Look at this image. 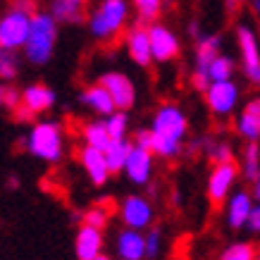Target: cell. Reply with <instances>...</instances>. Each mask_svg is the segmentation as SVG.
Listing matches in <instances>:
<instances>
[{
	"label": "cell",
	"mask_w": 260,
	"mask_h": 260,
	"mask_svg": "<svg viewBox=\"0 0 260 260\" xmlns=\"http://www.w3.org/2000/svg\"><path fill=\"white\" fill-rule=\"evenodd\" d=\"M234 70H237L234 60L220 53L213 62L208 64L205 74H208V79H210V81H224V79H232V77H234Z\"/></svg>",
	"instance_id": "cell-26"
},
{
	"label": "cell",
	"mask_w": 260,
	"mask_h": 260,
	"mask_svg": "<svg viewBox=\"0 0 260 260\" xmlns=\"http://www.w3.org/2000/svg\"><path fill=\"white\" fill-rule=\"evenodd\" d=\"M143 248H146V260H158L162 255L165 239H162L160 227H153V224L148 227V232L143 234Z\"/></svg>",
	"instance_id": "cell-29"
},
{
	"label": "cell",
	"mask_w": 260,
	"mask_h": 260,
	"mask_svg": "<svg viewBox=\"0 0 260 260\" xmlns=\"http://www.w3.org/2000/svg\"><path fill=\"white\" fill-rule=\"evenodd\" d=\"M150 153L160 158H177L189 134V119L177 103H162L150 122Z\"/></svg>",
	"instance_id": "cell-1"
},
{
	"label": "cell",
	"mask_w": 260,
	"mask_h": 260,
	"mask_svg": "<svg viewBox=\"0 0 260 260\" xmlns=\"http://www.w3.org/2000/svg\"><path fill=\"white\" fill-rule=\"evenodd\" d=\"M81 103L86 105L88 110H93L95 115H101V117H108V115L115 110L112 98L108 95V91H105L101 84H91V86L84 88V93H81Z\"/></svg>",
	"instance_id": "cell-22"
},
{
	"label": "cell",
	"mask_w": 260,
	"mask_h": 260,
	"mask_svg": "<svg viewBox=\"0 0 260 260\" xmlns=\"http://www.w3.org/2000/svg\"><path fill=\"white\" fill-rule=\"evenodd\" d=\"M3 93H5V86L0 84V108H3Z\"/></svg>",
	"instance_id": "cell-40"
},
{
	"label": "cell",
	"mask_w": 260,
	"mask_h": 260,
	"mask_svg": "<svg viewBox=\"0 0 260 260\" xmlns=\"http://www.w3.org/2000/svg\"><path fill=\"white\" fill-rule=\"evenodd\" d=\"M136 146H141V148H148L150 150V132L148 129H143V132H139L136 134Z\"/></svg>",
	"instance_id": "cell-36"
},
{
	"label": "cell",
	"mask_w": 260,
	"mask_h": 260,
	"mask_svg": "<svg viewBox=\"0 0 260 260\" xmlns=\"http://www.w3.org/2000/svg\"><path fill=\"white\" fill-rule=\"evenodd\" d=\"M237 132L246 141H258L260 139V101L251 98L244 105V110L237 117Z\"/></svg>",
	"instance_id": "cell-19"
},
{
	"label": "cell",
	"mask_w": 260,
	"mask_h": 260,
	"mask_svg": "<svg viewBox=\"0 0 260 260\" xmlns=\"http://www.w3.org/2000/svg\"><path fill=\"white\" fill-rule=\"evenodd\" d=\"M244 3H246V0H224V5H227L229 12H237V10H241V8H244Z\"/></svg>",
	"instance_id": "cell-37"
},
{
	"label": "cell",
	"mask_w": 260,
	"mask_h": 260,
	"mask_svg": "<svg viewBox=\"0 0 260 260\" xmlns=\"http://www.w3.org/2000/svg\"><path fill=\"white\" fill-rule=\"evenodd\" d=\"M153 158L155 155L148 148H141V146L132 143V148H129V153L124 158V165H122V172H124V177L132 184L146 186L153 179Z\"/></svg>",
	"instance_id": "cell-12"
},
{
	"label": "cell",
	"mask_w": 260,
	"mask_h": 260,
	"mask_svg": "<svg viewBox=\"0 0 260 260\" xmlns=\"http://www.w3.org/2000/svg\"><path fill=\"white\" fill-rule=\"evenodd\" d=\"M108 95L112 98V105H115V110H132L136 103V86L134 81L126 77L124 72H105L98 81Z\"/></svg>",
	"instance_id": "cell-11"
},
{
	"label": "cell",
	"mask_w": 260,
	"mask_h": 260,
	"mask_svg": "<svg viewBox=\"0 0 260 260\" xmlns=\"http://www.w3.org/2000/svg\"><path fill=\"white\" fill-rule=\"evenodd\" d=\"M8 184H10V189H17V186H19V179H17V177H10Z\"/></svg>",
	"instance_id": "cell-38"
},
{
	"label": "cell",
	"mask_w": 260,
	"mask_h": 260,
	"mask_svg": "<svg viewBox=\"0 0 260 260\" xmlns=\"http://www.w3.org/2000/svg\"><path fill=\"white\" fill-rule=\"evenodd\" d=\"M244 172V177L253 184H258V174H260V148H258V141H248L244 150V167L239 170Z\"/></svg>",
	"instance_id": "cell-25"
},
{
	"label": "cell",
	"mask_w": 260,
	"mask_h": 260,
	"mask_svg": "<svg viewBox=\"0 0 260 260\" xmlns=\"http://www.w3.org/2000/svg\"><path fill=\"white\" fill-rule=\"evenodd\" d=\"M31 10L24 8H12L0 17V48L8 50H19L26 41L29 34V24H31Z\"/></svg>",
	"instance_id": "cell-6"
},
{
	"label": "cell",
	"mask_w": 260,
	"mask_h": 260,
	"mask_svg": "<svg viewBox=\"0 0 260 260\" xmlns=\"http://www.w3.org/2000/svg\"><path fill=\"white\" fill-rule=\"evenodd\" d=\"M74 253L79 260H91L103 253V229H93L88 224H81L74 239Z\"/></svg>",
	"instance_id": "cell-17"
},
{
	"label": "cell",
	"mask_w": 260,
	"mask_h": 260,
	"mask_svg": "<svg viewBox=\"0 0 260 260\" xmlns=\"http://www.w3.org/2000/svg\"><path fill=\"white\" fill-rule=\"evenodd\" d=\"M19 105H24L31 115H41V112H48L53 105H55V91L48 86V84H29L19 93Z\"/></svg>",
	"instance_id": "cell-13"
},
{
	"label": "cell",
	"mask_w": 260,
	"mask_h": 260,
	"mask_svg": "<svg viewBox=\"0 0 260 260\" xmlns=\"http://www.w3.org/2000/svg\"><path fill=\"white\" fill-rule=\"evenodd\" d=\"M119 260H146V248H143V232L139 229H122L115 241Z\"/></svg>",
	"instance_id": "cell-18"
},
{
	"label": "cell",
	"mask_w": 260,
	"mask_h": 260,
	"mask_svg": "<svg viewBox=\"0 0 260 260\" xmlns=\"http://www.w3.org/2000/svg\"><path fill=\"white\" fill-rule=\"evenodd\" d=\"M79 162H81V167H84L86 177L91 179V184H95V186H103L105 181L110 179V170H108V162H105L103 150L84 146V148L79 150Z\"/></svg>",
	"instance_id": "cell-15"
},
{
	"label": "cell",
	"mask_w": 260,
	"mask_h": 260,
	"mask_svg": "<svg viewBox=\"0 0 260 260\" xmlns=\"http://www.w3.org/2000/svg\"><path fill=\"white\" fill-rule=\"evenodd\" d=\"M129 24V0H101L88 15V31L101 43H112Z\"/></svg>",
	"instance_id": "cell-2"
},
{
	"label": "cell",
	"mask_w": 260,
	"mask_h": 260,
	"mask_svg": "<svg viewBox=\"0 0 260 260\" xmlns=\"http://www.w3.org/2000/svg\"><path fill=\"white\" fill-rule=\"evenodd\" d=\"M244 229H248L251 234H258L260 232V208H258V203H253L251 213H248V217H246Z\"/></svg>",
	"instance_id": "cell-34"
},
{
	"label": "cell",
	"mask_w": 260,
	"mask_h": 260,
	"mask_svg": "<svg viewBox=\"0 0 260 260\" xmlns=\"http://www.w3.org/2000/svg\"><path fill=\"white\" fill-rule=\"evenodd\" d=\"M132 148V143L126 139H110V143L103 148V155H105V162H108V170L110 174L122 172V165H124L126 153Z\"/></svg>",
	"instance_id": "cell-23"
},
{
	"label": "cell",
	"mask_w": 260,
	"mask_h": 260,
	"mask_svg": "<svg viewBox=\"0 0 260 260\" xmlns=\"http://www.w3.org/2000/svg\"><path fill=\"white\" fill-rule=\"evenodd\" d=\"M255 260H260V258H255Z\"/></svg>",
	"instance_id": "cell-41"
},
{
	"label": "cell",
	"mask_w": 260,
	"mask_h": 260,
	"mask_svg": "<svg viewBox=\"0 0 260 260\" xmlns=\"http://www.w3.org/2000/svg\"><path fill=\"white\" fill-rule=\"evenodd\" d=\"M17 105H19V91H15V88H8V86H5V93H3V108H10V110H15Z\"/></svg>",
	"instance_id": "cell-35"
},
{
	"label": "cell",
	"mask_w": 260,
	"mask_h": 260,
	"mask_svg": "<svg viewBox=\"0 0 260 260\" xmlns=\"http://www.w3.org/2000/svg\"><path fill=\"white\" fill-rule=\"evenodd\" d=\"M148 41H150V57L153 62H172L181 53L179 36L160 22H150L148 26Z\"/></svg>",
	"instance_id": "cell-7"
},
{
	"label": "cell",
	"mask_w": 260,
	"mask_h": 260,
	"mask_svg": "<svg viewBox=\"0 0 260 260\" xmlns=\"http://www.w3.org/2000/svg\"><path fill=\"white\" fill-rule=\"evenodd\" d=\"M220 48H222V39L217 36V34H210V36L198 39V43H196V70L193 72L208 77L205 70H208V64L213 62L215 57L220 55Z\"/></svg>",
	"instance_id": "cell-21"
},
{
	"label": "cell",
	"mask_w": 260,
	"mask_h": 260,
	"mask_svg": "<svg viewBox=\"0 0 260 260\" xmlns=\"http://www.w3.org/2000/svg\"><path fill=\"white\" fill-rule=\"evenodd\" d=\"M117 215L124 227L143 232L155 220V208H153V203L146 196H126L117 205Z\"/></svg>",
	"instance_id": "cell-8"
},
{
	"label": "cell",
	"mask_w": 260,
	"mask_h": 260,
	"mask_svg": "<svg viewBox=\"0 0 260 260\" xmlns=\"http://www.w3.org/2000/svg\"><path fill=\"white\" fill-rule=\"evenodd\" d=\"M103 124H105V132H108L110 139H126L129 115L124 110H112L108 117H103Z\"/></svg>",
	"instance_id": "cell-27"
},
{
	"label": "cell",
	"mask_w": 260,
	"mask_h": 260,
	"mask_svg": "<svg viewBox=\"0 0 260 260\" xmlns=\"http://www.w3.org/2000/svg\"><path fill=\"white\" fill-rule=\"evenodd\" d=\"M26 150L43 162H57L64 155V129L55 119H41L29 129Z\"/></svg>",
	"instance_id": "cell-4"
},
{
	"label": "cell",
	"mask_w": 260,
	"mask_h": 260,
	"mask_svg": "<svg viewBox=\"0 0 260 260\" xmlns=\"http://www.w3.org/2000/svg\"><path fill=\"white\" fill-rule=\"evenodd\" d=\"M258 251L251 241H237V244H229L224 251L220 253L217 260H255Z\"/></svg>",
	"instance_id": "cell-30"
},
{
	"label": "cell",
	"mask_w": 260,
	"mask_h": 260,
	"mask_svg": "<svg viewBox=\"0 0 260 260\" xmlns=\"http://www.w3.org/2000/svg\"><path fill=\"white\" fill-rule=\"evenodd\" d=\"M81 136H84V146H91V148H98V150H103L108 143H110V136H108V132H105L103 119H95V122L84 124Z\"/></svg>",
	"instance_id": "cell-24"
},
{
	"label": "cell",
	"mask_w": 260,
	"mask_h": 260,
	"mask_svg": "<svg viewBox=\"0 0 260 260\" xmlns=\"http://www.w3.org/2000/svg\"><path fill=\"white\" fill-rule=\"evenodd\" d=\"M108 220H110V210H105L103 205H93V208H88L86 213L81 215V224H88L93 229H105Z\"/></svg>",
	"instance_id": "cell-32"
},
{
	"label": "cell",
	"mask_w": 260,
	"mask_h": 260,
	"mask_svg": "<svg viewBox=\"0 0 260 260\" xmlns=\"http://www.w3.org/2000/svg\"><path fill=\"white\" fill-rule=\"evenodd\" d=\"M203 93H205L208 110L213 112V117H217V119L229 117L232 112L237 110L239 101H241V86L234 79L210 81Z\"/></svg>",
	"instance_id": "cell-5"
},
{
	"label": "cell",
	"mask_w": 260,
	"mask_h": 260,
	"mask_svg": "<svg viewBox=\"0 0 260 260\" xmlns=\"http://www.w3.org/2000/svg\"><path fill=\"white\" fill-rule=\"evenodd\" d=\"M88 0H53L50 3V15L57 24H77L84 19V10H86Z\"/></svg>",
	"instance_id": "cell-20"
},
{
	"label": "cell",
	"mask_w": 260,
	"mask_h": 260,
	"mask_svg": "<svg viewBox=\"0 0 260 260\" xmlns=\"http://www.w3.org/2000/svg\"><path fill=\"white\" fill-rule=\"evenodd\" d=\"M208 158L215 162H227V160H234V153H232V146L227 141H217V143H210L208 148Z\"/></svg>",
	"instance_id": "cell-33"
},
{
	"label": "cell",
	"mask_w": 260,
	"mask_h": 260,
	"mask_svg": "<svg viewBox=\"0 0 260 260\" xmlns=\"http://www.w3.org/2000/svg\"><path fill=\"white\" fill-rule=\"evenodd\" d=\"M253 208V196L248 191L239 189V191H232L227 196V224L229 229H244L246 224V217L251 213Z\"/></svg>",
	"instance_id": "cell-16"
},
{
	"label": "cell",
	"mask_w": 260,
	"mask_h": 260,
	"mask_svg": "<svg viewBox=\"0 0 260 260\" xmlns=\"http://www.w3.org/2000/svg\"><path fill=\"white\" fill-rule=\"evenodd\" d=\"M91 260H110V258H108L105 253H101V255H95V258H91Z\"/></svg>",
	"instance_id": "cell-39"
},
{
	"label": "cell",
	"mask_w": 260,
	"mask_h": 260,
	"mask_svg": "<svg viewBox=\"0 0 260 260\" xmlns=\"http://www.w3.org/2000/svg\"><path fill=\"white\" fill-rule=\"evenodd\" d=\"M237 41H239V53H241V70L244 77L251 84L260 81V48H258V36L251 26H237Z\"/></svg>",
	"instance_id": "cell-10"
},
{
	"label": "cell",
	"mask_w": 260,
	"mask_h": 260,
	"mask_svg": "<svg viewBox=\"0 0 260 260\" xmlns=\"http://www.w3.org/2000/svg\"><path fill=\"white\" fill-rule=\"evenodd\" d=\"M136 15H139V22L141 24H150L155 22L160 15H162V5L165 0H132Z\"/></svg>",
	"instance_id": "cell-28"
},
{
	"label": "cell",
	"mask_w": 260,
	"mask_h": 260,
	"mask_svg": "<svg viewBox=\"0 0 260 260\" xmlns=\"http://www.w3.org/2000/svg\"><path fill=\"white\" fill-rule=\"evenodd\" d=\"M57 43V22L53 19L50 12H34L31 24H29V34L24 41V55L34 64H46L53 57Z\"/></svg>",
	"instance_id": "cell-3"
},
{
	"label": "cell",
	"mask_w": 260,
	"mask_h": 260,
	"mask_svg": "<svg viewBox=\"0 0 260 260\" xmlns=\"http://www.w3.org/2000/svg\"><path fill=\"white\" fill-rule=\"evenodd\" d=\"M126 41V50H129V57L134 60L139 67L148 70L153 64V57H150V41H148V29L143 24H136L132 26L124 36Z\"/></svg>",
	"instance_id": "cell-14"
},
{
	"label": "cell",
	"mask_w": 260,
	"mask_h": 260,
	"mask_svg": "<svg viewBox=\"0 0 260 260\" xmlns=\"http://www.w3.org/2000/svg\"><path fill=\"white\" fill-rule=\"evenodd\" d=\"M17 72H19V60H17L15 50L0 48V79L3 81L15 79Z\"/></svg>",
	"instance_id": "cell-31"
},
{
	"label": "cell",
	"mask_w": 260,
	"mask_h": 260,
	"mask_svg": "<svg viewBox=\"0 0 260 260\" xmlns=\"http://www.w3.org/2000/svg\"><path fill=\"white\" fill-rule=\"evenodd\" d=\"M239 165L234 160H227V162H215L213 170H210V177H208V198L213 205H220L227 201V196L232 193L234 184L239 179Z\"/></svg>",
	"instance_id": "cell-9"
}]
</instances>
